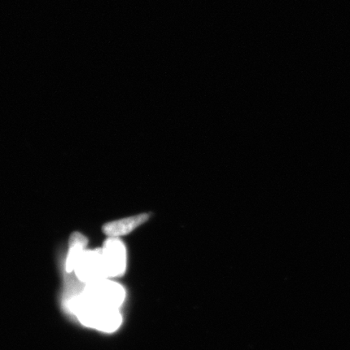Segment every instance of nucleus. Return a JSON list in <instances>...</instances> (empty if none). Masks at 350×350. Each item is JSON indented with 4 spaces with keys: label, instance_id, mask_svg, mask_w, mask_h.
<instances>
[{
    "label": "nucleus",
    "instance_id": "nucleus-6",
    "mask_svg": "<svg viewBox=\"0 0 350 350\" xmlns=\"http://www.w3.org/2000/svg\"><path fill=\"white\" fill-rule=\"evenodd\" d=\"M88 244V239L81 233H74L69 240V249L66 259V271L72 273L76 268L79 260L82 254L85 252Z\"/></svg>",
    "mask_w": 350,
    "mask_h": 350
},
{
    "label": "nucleus",
    "instance_id": "nucleus-5",
    "mask_svg": "<svg viewBox=\"0 0 350 350\" xmlns=\"http://www.w3.org/2000/svg\"><path fill=\"white\" fill-rule=\"evenodd\" d=\"M151 217V213H142L137 216H133L120 219L115 221L107 223L103 226V232L109 238H120L131 233L138 228L139 226L144 224Z\"/></svg>",
    "mask_w": 350,
    "mask_h": 350
},
{
    "label": "nucleus",
    "instance_id": "nucleus-3",
    "mask_svg": "<svg viewBox=\"0 0 350 350\" xmlns=\"http://www.w3.org/2000/svg\"><path fill=\"white\" fill-rule=\"evenodd\" d=\"M73 273L79 281L85 284L109 279L103 249L85 251L78 260Z\"/></svg>",
    "mask_w": 350,
    "mask_h": 350
},
{
    "label": "nucleus",
    "instance_id": "nucleus-4",
    "mask_svg": "<svg viewBox=\"0 0 350 350\" xmlns=\"http://www.w3.org/2000/svg\"><path fill=\"white\" fill-rule=\"evenodd\" d=\"M103 249L109 278L124 275L126 268V251L124 243L118 238H109Z\"/></svg>",
    "mask_w": 350,
    "mask_h": 350
},
{
    "label": "nucleus",
    "instance_id": "nucleus-1",
    "mask_svg": "<svg viewBox=\"0 0 350 350\" xmlns=\"http://www.w3.org/2000/svg\"><path fill=\"white\" fill-rule=\"evenodd\" d=\"M64 306L82 325L93 329L111 334L122 325L120 310L103 308L93 303L83 295L82 290L70 288L65 295Z\"/></svg>",
    "mask_w": 350,
    "mask_h": 350
},
{
    "label": "nucleus",
    "instance_id": "nucleus-2",
    "mask_svg": "<svg viewBox=\"0 0 350 350\" xmlns=\"http://www.w3.org/2000/svg\"><path fill=\"white\" fill-rule=\"evenodd\" d=\"M82 293L93 303L103 308L116 310H120L126 297L124 288L109 279L85 284Z\"/></svg>",
    "mask_w": 350,
    "mask_h": 350
}]
</instances>
